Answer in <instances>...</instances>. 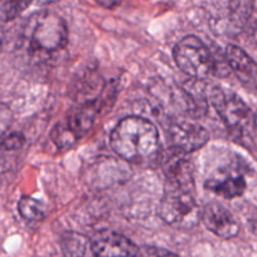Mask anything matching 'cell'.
Listing matches in <instances>:
<instances>
[{
	"label": "cell",
	"mask_w": 257,
	"mask_h": 257,
	"mask_svg": "<svg viewBox=\"0 0 257 257\" xmlns=\"http://www.w3.org/2000/svg\"><path fill=\"white\" fill-rule=\"evenodd\" d=\"M211 102L233 134L242 137L254 126V115H252L248 106L232 91L214 87L211 91Z\"/></svg>",
	"instance_id": "obj_5"
},
{
	"label": "cell",
	"mask_w": 257,
	"mask_h": 257,
	"mask_svg": "<svg viewBox=\"0 0 257 257\" xmlns=\"http://www.w3.org/2000/svg\"><path fill=\"white\" fill-rule=\"evenodd\" d=\"M164 173L167 185L177 187H194L192 163L184 159V154L172 150L164 162Z\"/></svg>",
	"instance_id": "obj_11"
},
{
	"label": "cell",
	"mask_w": 257,
	"mask_h": 257,
	"mask_svg": "<svg viewBox=\"0 0 257 257\" xmlns=\"http://www.w3.org/2000/svg\"><path fill=\"white\" fill-rule=\"evenodd\" d=\"M226 61L239 82L251 92L257 93V63L237 46L229 44L226 49Z\"/></svg>",
	"instance_id": "obj_10"
},
{
	"label": "cell",
	"mask_w": 257,
	"mask_h": 257,
	"mask_svg": "<svg viewBox=\"0 0 257 257\" xmlns=\"http://www.w3.org/2000/svg\"><path fill=\"white\" fill-rule=\"evenodd\" d=\"M204 226L221 238L229 239L238 234L239 224L233 214L219 203H208L201 211Z\"/></svg>",
	"instance_id": "obj_8"
},
{
	"label": "cell",
	"mask_w": 257,
	"mask_h": 257,
	"mask_svg": "<svg viewBox=\"0 0 257 257\" xmlns=\"http://www.w3.org/2000/svg\"><path fill=\"white\" fill-rule=\"evenodd\" d=\"M249 227H251L252 232L257 234V213L253 214L251 217V219H249Z\"/></svg>",
	"instance_id": "obj_17"
},
{
	"label": "cell",
	"mask_w": 257,
	"mask_h": 257,
	"mask_svg": "<svg viewBox=\"0 0 257 257\" xmlns=\"http://www.w3.org/2000/svg\"><path fill=\"white\" fill-rule=\"evenodd\" d=\"M33 0H8L2 11L4 21H13L21 16L27 8L32 4Z\"/></svg>",
	"instance_id": "obj_14"
},
{
	"label": "cell",
	"mask_w": 257,
	"mask_h": 257,
	"mask_svg": "<svg viewBox=\"0 0 257 257\" xmlns=\"http://www.w3.org/2000/svg\"><path fill=\"white\" fill-rule=\"evenodd\" d=\"M113 152L134 164H147L159 155L158 130L149 120L138 116L122 118L111 133Z\"/></svg>",
	"instance_id": "obj_1"
},
{
	"label": "cell",
	"mask_w": 257,
	"mask_h": 257,
	"mask_svg": "<svg viewBox=\"0 0 257 257\" xmlns=\"http://www.w3.org/2000/svg\"><path fill=\"white\" fill-rule=\"evenodd\" d=\"M64 257H96L92 242L87 237L76 232H68L61 242Z\"/></svg>",
	"instance_id": "obj_12"
},
{
	"label": "cell",
	"mask_w": 257,
	"mask_h": 257,
	"mask_svg": "<svg viewBox=\"0 0 257 257\" xmlns=\"http://www.w3.org/2000/svg\"><path fill=\"white\" fill-rule=\"evenodd\" d=\"M0 2H2V0H0Z\"/></svg>",
	"instance_id": "obj_20"
},
{
	"label": "cell",
	"mask_w": 257,
	"mask_h": 257,
	"mask_svg": "<svg viewBox=\"0 0 257 257\" xmlns=\"http://www.w3.org/2000/svg\"><path fill=\"white\" fill-rule=\"evenodd\" d=\"M137 257H179L178 254L168 251V249L159 248L153 246H143L138 248Z\"/></svg>",
	"instance_id": "obj_15"
},
{
	"label": "cell",
	"mask_w": 257,
	"mask_h": 257,
	"mask_svg": "<svg viewBox=\"0 0 257 257\" xmlns=\"http://www.w3.org/2000/svg\"><path fill=\"white\" fill-rule=\"evenodd\" d=\"M159 216L175 228L189 229L197 226L201 211L194 197V187L167 185L159 204Z\"/></svg>",
	"instance_id": "obj_3"
},
{
	"label": "cell",
	"mask_w": 257,
	"mask_h": 257,
	"mask_svg": "<svg viewBox=\"0 0 257 257\" xmlns=\"http://www.w3.org/2000/svg\"><path fill=\"white\" fill-rule=\"evenodd\" d=\"M91 242L96 257H137L139 248L125 236L113 231L100 232Z\"/></svg>",
	"instance_id": "obj_9"
},
{
	"label": "cell",
	"mask_w": 257,
	"mask_h": 257,
	"mask_svg": "<svg viewBox=\"0 0 257 257\" xmlns=\"http://www.w3.org/2000/svg\"><path fill=\"white\" fill-rule=\"evenodd\" d=\"M168 139L172 145V150L185 155L206 145L209 135L206 128L199 123L182 121L170 125L168 130Z\"/></svg>",
	"instance_id": "obj_6"
},
{
	"label": "cell",
	"mask_w": 257,
	"mask_h": 257,
	"mask_svg": "<svg viewBox=\"0 0 257 257\" xmlns=\"http://www.w3.org/2000/svg\"><path fill=\"white\" fill-rule=\"evenodd\" d=\"M28 52L33 56L56 53L66 47L68 32L61 17L52 12H41L32 17L24 28Z\"/></svg>",
	"instance_id": "obj_2"
},
{
	"label": "cell",
	"mask_w": 257,
	"mask_h": 257,
	"mask_svg": "<svg viewBox=\"0 0 257 257\" xmlns=\"http://www.w3.org/2000/svg\"><path fill=\"white\" fill-rule=\"evenodd\" d=\"M206 189L223 198L232 199L243 194L246 180L241 170L232 165H226L217 169L204 183Z\"/></svg>",
	"instance_id": "obj_7"
},
{
	"label": "cell",
	"mask_w": 257,
	"mask_h": 257,
	"mask_svg": "<svg viewBox=\"0 0 257 257\" xmlns=\"http://www.w3.org/2000/svg\"><path fill=\"white\" fill-rule=\"evenodd\" d=\"M252 39L257 43V23L254 24L253 28H252Z\"/></svg>",
	"instance_id": "obj_18"
},
{
	"label": "cell",
	"mask_w": 257,
	"mask_h": 257,
	"mask_svg": "<svg viewBox=\"0 0 257 257\" xmlns=\"http://www.w3.org/2000/svg\"><path fill=\"white\" fill-rule=\"evenodd\" d=\"M23 144H24L23 135L17 134V133L8 135V137L4 138V139L2 140V143H0V145H2V147L7 150L19 149V148H21Z\"/></svg>",
	"instance_id": "obj_16"
},
{
	"label": "cell",
	"mask_w": 257,
	"mask_h": 257,
	"mask_svg": "<svg viewBox=\"0 0 257 257\" xmlns=\"http://www.w3.org/2000/svg\"><path fill=\"white\" fill-rule=\"evenodd\" d=\"M173 54L180 71L190 77L203 80L218 73L216 59L206 44L197 37L187 36L178 42Z\"/></svg>",
	"instance_id": "obj_4"
},
{
	"label": "cell",
	"mask_w": 257,
	"mask_h": 257,
	"mask_svg": "<svg viewBox=\"0 0 257 257\" xmlns=\"http://www.w3.org/2000/svg\"><path fill=\"white\" fill-rule=\"evenodd\" d=\"M254 126L257 127V111H256V113H254Z\"/></svg>",
	"instance_id": "obj_19"
},
{
	"label": "cell",
	"mask_w": 257,
	"mask_h": 257,
	"mask_svg": "<svg viewBox=\"0 0 257 257\" xmlns=\"http://www.w3.org/2000/svg\"><path fill=\"white\" fill-rule=\"evenodd\" d=\"M18 209L21 216L27 221H42L46 217V211H44L46 208H44L43 204L38 199L31 198V197H23L19 201Z\"/></svg>",
	"instance_id": "obj_13"
}]
</instances>
